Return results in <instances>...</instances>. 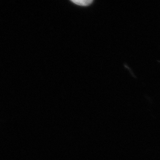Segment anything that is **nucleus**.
Masks as SVG:
<instances>
[{"label": "nucleus", "mask_w": 160, "mask_h": 160, "mask_svg": "<svg viewBox=\"0 0 160 160\" xmlns=\"http://www.w3.org/2000/svg\"><path fill=\"white\" fill-rule=\"evenodd\" d=\"M73 3L80 6H86L89 5L93 3L92 0H72Z\"/></svg>", "instance_id": "f257e3e1"}]
</instances>
